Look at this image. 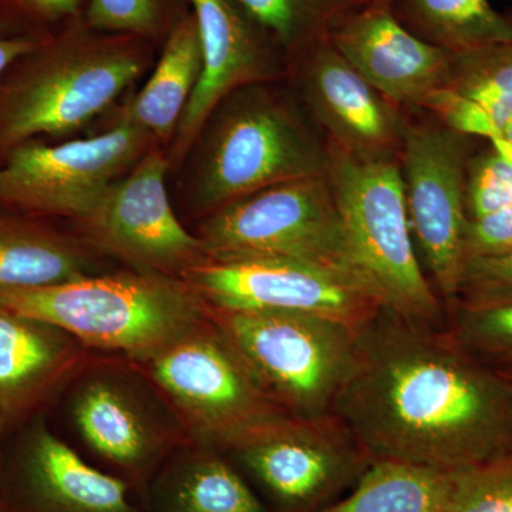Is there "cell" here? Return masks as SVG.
Instances as JSON below:
<instances>
[{"label":"cell","mask_w":512,"mask_h":512,"mask_svg":"<svg viewBox=\"0 0 512 512\" xmlns=\"http://www.w3.org/2000/svg\"><path fill=\"white\" fill-rule=\"evenodd\" d=\"M501 138L507 143V146L512 150V114L510 119H508L507 123L503 128V133H501Z\"/></svg>","instance_id":"d590c367"},{"label":"cell","mask_w":512,"mask_h":512,"mask_svg":"<svg viewBox=\"0 0 512 512\" xmlns=\"http://www.w3.org/2000/svg\"><path fill=\"white\" fill-rule=\"evenodd\" d=\"M463 288L471 292L458 305L457 339L466 348L512 357V289L483 284Z\"/></svg>","instance_id":"4316f807"},{"label":"cell","mask_w":512,"mask_h":512,"mask_svg":"<svg viewBox=\"0 0 512 512\" xmlns=\"http://www.w3.org/2000/svg\"><path fill=\"white\" fill-rule=\"evenodd\" d=\"M470 150V137L440 121H404L400 168L410 228L436 288L448 301L463 288Z\"/></svg>","instance_id":"5bb4252c"},{"label":"cell","mask_w":512,"mask_h":512,"mask_svg":"<svg viewBox=\"0 0 512 512\" xmlns=\"http://www.w3.org/2000/svg\"><path fill=\"white\" fill-rule=\"evenodd\" d=\"M167 0H90L86 23L97 32L147 39L163 29Z\"/></svg>","instance_id":"f546056e"},{"label":"cell","mask_w":512,"mask_h":512,"mask_svg":"<svg viewBox=\"0 0 512 512\" xmlns=\"http://www.w3.org/2000/svg\"><path fill=\"white\" fill-rule=\"evenodd\" d=\"M50 35V33H49ZM49 35L2 36L0 35V79L16 60L36 49Z\"/></svg>","instance_id":"836d02e7"},{"label":"cell","mask_w":512,"mask_h":512,"mask_svg":"<svg viewBox=\"0 0 512 512\" xmlns=\"http://www.w3.org/2000/svg\"><path fill=\"white\" fill-rule=\"evenodd\" d=\"M443 87L480 107L503 133L512 114V42L451 52Z\"/></svg>","instance_id":"d4e9b609"},{"label":"cell","mask_w":512,"mask_h":512,"mask_svg":"<svg viewBox=\"0 0 512 512\" xmlns=\"http://www.w3.org/2000/svg\"><path fill=\"white\" fill-rule=\"evenodd\" d=\"M3 446V512H141L137 494L93 466L47 423L10 431Z\"/></svg>","instance_id":"9a60e30c"},{"label":"cell","mask_w":512,"mask_h":512,"mask_svg":"<svg viewBox=\"0 0 512 512\" xmlns=\"http://www.w3.org/2000/svg\"><path fill=\"white\" fill-rule=\"evenodd\" d=\"M56 402L79 453L137 497L190 441L163 394L124 356L90 353Z\"/></svg>","instance_id":"5b68a950"},{"label":"cell","mask_w":512,"mask_h":512,"mask_svg":"<svg viewBox=\"0 0 512 512\" xmlns=\"http://www.w3.org/2000/svg\"><path fill=\"white\" fill-rule=\"evenodd\" d=\"M466 284L503 286L512 289V252L491 258L468 259L464 265Z\"/></svg>","instance_id":"d6a6232c"},{"label":"cell","mask_w":512,"mask_h":512,"mask_svg":"<svg viewBox=\"0 0 512 512\" xmlns=\"http://www.w3.org/2000/svg\"><path fill=\"white\" fill-rule=\"evenodd\" d=\"M392 8L413 33L448 52L512 42V16L490 0H392Z\"/></svg>","instance_id":"603a6c76"},{"label":"cell","mask_w":512,"mask_h":512,"mask_svg":"<svg viewBox=\"0 0 512 512\" xmlns=\"http://www.w3.org/2000/svg\"><path fill=\"white\" fill-rule=\"evenodd\" d=\"M457 474L373 461L352 494L320 512H444Z\"/></svg>","instance_id":"cb8c5ba5"},{"label":"cell","mask_w":512,"mask_h":512,"mask_svg":"<svg viewBox=\"0 0 512 512\" xmlns=\"http://www.w3.org/2000/svg\"><path fill=\"white\" fill-rule=\"evenodd\" d=\"M6 436H8V430H6L5 421L0 416V473H2L3 446H5ZM0 512H3L2 490H0Z\"/></svg>","instance_id":"e575fe53"},{"label":"cell","mask_w":512,"mask_h":512,"mask_svg":"<svg viewBox=\"0 0 512 512\" xmlns=\"http://www.w3.org/2000/svg\"><path fill=\"white\" fill-rule=\"evenodd\" d=\"M184 281L214 308L303 313L355 330L386 308L382 292L367 276L293 259L208 261Z\"/></svg>","instance_id":"7c38bea8"},{"label":"cell","mask_w":512,"mask_h":512,"mask_svg":"<svg viewBox=\"0 0 512 512\" xmlns=\"http://www.w3.org/2000/svg\"><path fill=\"white\" fill-rule=\"evenodd\" d=\"M131 362L163 394L188 440L222 453L249 431L288 414L208 315L163 349Z\"/></svg>","instance_id":"52a82bcc"},{"label":"cell","mask_w":512,"mask_h":512,"mask_svg":"<svg viewBox=\"0 0 512 512\" xmlns=\"http://www.w3.org/2000/svg\"><path fill=\"white\" fill-rule=\"evenodd\" d=\"M444 512H512V458L458 473Z\"/></svg>","instance_id":"f1b7e54d"},{"label":"cell","mask_w":512,"mask_h":512,"mask_svg":"<svg viewBox=\"0 0 512 512\" xmlns=\"http://www.w3.org/2000/svg\"><path fill=\"white\" fill-rule=\"evenodd\" d=\"M100 254L50 218L0 208V289L42 288L101 274Z\"/></svg>","instance_id":"44dd1931"},{"label":"cell","mask_w":512,"mask_h":512,"mask_svg":"<svg viewBox=\"0 0 512 512\" xmlns=\"http://www.w3.org/2000/svg\"><path fill=\"white\" fill-rule=\"evenodd\" d=\"M512 202V150L503 138L488 141L467 164L468 220L483 217Z\"/></svg>","instance_id":"83f0119b"},{"label":"cell","mask_w":512,"mask_h":512,"mask_svg":"<svg viewBox=\"0 0 512 512\" xmlns=\"http://www.w3.org/2000/svg\"><path fill=\"white\" fill-rule=\"evenodd\" d=\"M349 5L357 6V5H366V3L373 2H392V0H345Z\"/></svg>","instance_id":"8d00e7d4"},{"label":"cell","mask_w":512,"mask_h":512,"mask_svg":"<svg viewBox=\"0 0 512 512\" xmlns=\"http://www.w3.org/2000/svg\"><path fill=\"white\" fill-rule=\"evenodd\" d=\"M83 0H0V35H49L50 25L73 19Z\"/></svg>","instance_id":"4dcf8cb0"},{"label":"cell","mask_w":512,"mask_h":512,"mask_svg":"<svg viewBox=\"0 0 512 512\" xmlns=\"http://www.w3.org/2000/svg\"><path fill=\"white\" fill-rule=\"evenodd\" d=\"M195 144L191 204L204 217L265 188L328 174V146L266 83L229 94Z\"/></svg>","instance_id":"277c9868"},{"label":"cell","mask_w":512,"mask_h":512,"mask_svg":"<svg viewBox=\"0 0 512 512\" xmlns=\"http://www.w3.org/2000/svg\"><path fill=\"white\" fill-rule=\"evenodd\" d=\"M90 353L52 323L0 308V416L8 434L45 414Z\"/></svg>","instance_id":"d6986e66"},{"label":"cell","mask_w":512,"mask_h":512,"mask_svg":"<svg viewBox=\"0 0 512 512\" xmlns=\"http://www.w3.org/2000/svg\"><path fill=\"white\" fill-rule=\"evenodd\" d=\"M225 454L261 485L278 512L318 510L373 463L333 413L278 417Z\"/></svg>","instance_id":"4fadbf2b"},{"label":"cell","mask_w":512,"mask_h":512,"mask_svg":"<svg viewBox=\"0 0 512 512\" xmlns=\"http://www.w3.org/2000/svg\"><path fill=\"white\" fill-rule=\"evenodd\" d=\"M512 252V202L500 210L467 221L464 258H491ZM466 265V264H464Z\"/></svg>","instance_id":"1f68e13d"},{"label":"cell","mask_w":512,"mask_h":512,"mask_svg":"<svg viewBox=\"0 0 512 512\" xmlns=\"http://www.w3.org/2000/svg\"><path fill=\"white\" fill-rule=\"evenodd\" d=\"M299 92L332 146L363 158L400 153L404 121L396 104L367 83L326 39L298 56Z\"/></svg>","instance_id":"ac0fdd59"},{"label":"cell","mask_w":512,"mask_h":512,"mask_svg":"<svg viewBox=\"0 0 512 512\" xmlns=\"http://www.w3.org/2000/svg\"><path fill=\"white\" fill-rule=\"evenodd\" d=\"M156 146L147 131L121 120L96 137L60 144L29 141L0 164V208L73 224Z\"/></svg>","instance_id":"30bf717a"},{"label":"cell","mask_w":512,"mask_h":512,"mask_svg":"<svg viewBox=\"0 0 512 512\" xmlns=\"http://www.w3.org/2000/svg\"><path fill=\"white\" fill-rule=\"evenodd\" d=\"M200 29L202 72L173 141L171 167L197 143L222 101L242 87L271 82L278 74L274 42L252 22L237 0H191Z\"/></svg>","instance_id":"2e32d148"},{"label":"cell","mask_w":512,"mask_h":512,"mask_svg":"<svg viewBox=\"0 0 512 512\" xmlns=\"http://www.w3.org/2000/svg\"><path fill=\"white\" fill-rule=\"evenodd\" d=\"M202 72L200 29L194 13L175 22L156 69L116 119L147 131L158 146H170Z\"/></svg>","instance_id":"7402d4cb"},{"label":"cell","mask_w":512,"mask_h":512,"mask_svg":"<svg viewBox=\"0 0 512 512\" xmlns=\"http://www.w3.org/2000/svg\"><path fill=\"white\" fill-rule=\"evenodd\" d=\"M205 309L284 412L332 413L355 363L357 330L303 313L231 311L207 303Z\"/></svg>","instance_id":"ba28073f"},{"label":"cell","mask_w":512,"mask_h":512,"mask_svg":"<svg viewBox=\"0 0 512 512\" xmlns=\"http://www.w3.org/2000/svg\"><path fill=\"white\" fill-rule=\"evenodd\" d=\"M0 308L45 320L93 353L143 359L205 318L184 279L126 268L42 288L0 289Z\"/></svg>","instance_id":"3957f363"},{"label":"cell","mask_w":512,"mask_h":512,"mask_svg":"<svg viewBox=\"0 0 512 512\" xmlns=\"http://www.w3.org/2000/svg\"><path fill=\"white\" fill-rule=\"evenodd\" d=\"M141 512H268L234 461L187 441L138 497Z\"/></svg>","instance_id":"ffe728a7"},{"label":"cell","mask_w":512,"mask_h":512,"mask_svg":"<svg viewBox=\"0 0 512 512\" xmlns=\"http://www.w3.org/2000/svg\"><path fill=\"white\" fill-rule=\"evenodd\" d=\"M195 235L211 261L293 259L367 276L350 248L328 174L231 202L204 217Z\"/></svg>","instance_id":"9c48e42d"},{"label":"cell","mask_w":512,"mask_h":512,"mask_svg":"<svg viewBox=\"0 0 512 512\" xmlns=\"http://www.w3.org/2000/svg\"><path fill=\"white\" fill-rule=\"evenodd\" d=\"M143 40L74 22L16 60L0 79V164L29 141L76 133L109 110L146 69Z\"/></svg>","instance_id":"7a4b0ae2"},{"label":"cell","mask_w":512,"mask_h":512,"mask_svg":"<svg viewBox=\"0 0 512 512\" xmlns=\"http://www.w3.org/2000/svg\"><path fill=\"white\" fill-rule=\"evenodd\" d=\"M170 168L164 148H150L86 217L73 222V231L97 254L127 268L184 279L211 258L175 214L165 185Z\"/></svg>","instance_id":"8fae6325"},{"label":"cell","mask_w":512,"mask_h":512,"mask_svg":"<svg viewBox=\"0 0 512 512\" xmlns=\"http://www.w3.org/2000/svg\"><path fill=\"white\" fill-rule=\"evenodd\" d=\"M328 148V177L357 264L390 311L441 326L443 306L414 251L400 164Z\"/></svg>","instance_id":"8992f818"},{"label":"cell","mask_w":512,"mask_h":512,"mask_svg":"<svg viewBox=\"0 0 512 512\" xmlns=\"http://www.w3.org/2000/svg\"><path fill=\"white\" fill-rule=\"evenodd\" d=\"M275 46L298 56L326 39L333 23L350 8L345 0H237Z\"/></svg>","instance_id":"484cf974"},{"label":"cell","mask_w":512,"mask_h":512,"mask_svg":"<svg viewBox=\"0 0 512 512\" xmlns=\"http://www.w3.org/2000/svg\"><path fill=\"white\" fill-rule=\"evenodd\" d=\"M332 413L372 461L463 473L512 458V389L457 336L383 308Z\"/></svg>","instance_id":"6da1fadb"},{"label":"cell","mask_w":512,"mask_h":512,"mask_svg":"<svg viewBox=\"0 0 512 512\" xmlns=\"http://www.w3.org/2000/svg\"><path fill=\"white\" fill-rule=\"evenodd\" d=\"M501 376L504 377L505 380H507L508 384H510L512 389V372L511 373H500Z\"/></svg>","instance_id":"74e56055"},{"label":"cell","mask_w":512,"mask_h":512,"mask_svg":"<svg viewBox=\"0 0 512 512\" xmlns=\"http://www.w3.org/2000/svg\"><path fill=\"white\" fill-rule=\"evenodd\" d=\"M329 42L377 92L396 106L419 107L446 82L451 52L421 39L397 18L392 2L350 6Z\"/></svg>","instance_id":"e0dca14e"}]
</instances>
